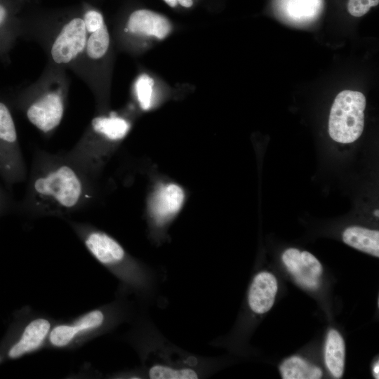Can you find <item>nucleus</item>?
<instances>
[{"label":"nucleus","instance_id":"nucleus-23","mask_svg":"<svg viewBox=\"0 0 379 379\" xmlns=\"http://www.w3.org/2000/svg\"><path fill=\"white\" fill-rule=\"evenodd\" d=\"M83 20L86 31L91 33L98 29L105 24L102 14L94 9L88 10L84 13Z\"/></svg>","mask_w":379,"mask_h":379},{"label":"nucleus","instance_id":"nucleus-16","mask_svg":"<svg viewBox=\"0 0 379 379\" xmlns=\"http://www.w3.org/2000/svg\"><path fill=\"white\" fill-rule=\"evenodd\" d=\"M284 379H319L321 370L298 356L284 360L279 367Z\"/></svg>","mask_w":379,"mask_h":379},{"label":"nucleus","instance_id":"nucleus-3","mask_svg":"<svg viewBox=\"0 0 379 379\" xmlns=\"http://www.w3.org/2000/svg\"><path fill=\"white\" fill-rule=\"evenodd\" d=\"M142 345L145 371L152 379H193L207 371L205 359L168 345L155 334Z\"/></svg>","mask_w":379,"mask_h":379},{"label":"nucleus","instance_id":"nucleus-2","mask_svg":"<svg viewBox=\"0 0 379 379\" xmlns=\"http://www.w3.org/2000/svg\"><path fill=\"white\" fill-rule=\"evenodd\" d=\"M69 222L92 256L116 276L122 286L140 295L152 294L155 286L154 274L133 260L114 238L88 223Z\"/></svg>","mask_w":379,"mask_h":379},{"label":"nucleus","instance_id":"nucleus-28","mask_svg":"<svg viewBox=\"0 0 379 379\" xmlns=\"http://www.w3.org/2000/svg\"><path fill=\"white\" fill-rule=\"evenodd\" d=\"M168 5H169L171 7H175L178 1L177 0H164Z\"/></svg>","mask_w":379,"mask_h":379},{"label":"nucleus","instance_id":"nucleus-21","mask_svg":"<svg viewBox=\"0 0 379 379\" xmlns=\"http://www.w3.org/2000/svg\"><path fill=\"white\" fill-rule=\"evenodd\" d=\"M379 0H349L347 10L354 17H361L366 14L370 8L378 5Z\"/></svg>","mask_w":379,"mask_h":379},{"label":"nucleus","instance_id":"nucleus-15","mask_svg":"<svg viewBox=\"0 0 379 379\" xmlns=\"http://www.w3.org/2000/svg\"><path fill=\"white\" fill-rule=\"evenodd\" d=\"M91 128L118 142L128 134L131 125L125 119L111 113L108 117H97L92 119Z\"/></svg>","mask_w":379,"mask_h":379},{"label":"nucleus","instance_id":"nucleus-18","mask_svg":"<svg viewBox=\"0 0 379 379\" xmlns=\"http://www.w3.org/2000/svg\"><path fill=\"white\" fill-rule=\"evenodd\" d=\"M109 44V35L105 24L92 32L86 44V52L92 59L102 58L107 52Z\"/></svg>","mask_w":379,"mask_h":379},{"label":"nucleus","instance_id":"nucleus-1","mask_svg":"<svg viewBox=\"0 0 379 379\" xmlns=\"http://www.w3.org/2000/svg\"><path fill=\"white\" fill-rule=\"evenodd\" d=\"M93 198V180L65 153L37 150L24 199L15 208L33 216L65 217L88 206Z\"/></svg>","mask_w":379,"mask_h":379},{"label":"nucleus","instance_id":"nucleus-13","mask_svg":"<svg viewBox=\"0 0 379 379\" xmlns=\"http://www.w3.org/2000/svg\"><path fill=\"white\" fill-rule=\"evenodd\" d=\"M343 241L362 252L378 258L379 232L359 226L347 228L343 234Z\"/></svg>","mask_w":379,"mask_h":379},{"label":"nucleus","instance_id":"nucleus-6","mask_svg":"<svg viewBox=\"0 0 379 379\" xmlns=\"http://www.w3.org/2000/svg\"><path fill=\"white\" fill-rule=\"evenodd\" d=\"M111 309H94L80 315L72 322L55 325V340L62 348H69L87 337L106 331L116 321V313Z\"/></svg>","mask_w":379,"mask_h":379},{"label":"nucleus","instance_id":"nucleus-26","mask_svg":"<svg viewBox=\"0 0 379 379\" xmlns=\"http://www.w3.org/2000/svg\"><path fill=\"white\" fill-rule=\"evenodd\" d=\"M178 3H179L181 6L189 8L192 6L193 1L192 0H177Z\"/></svg>","mask_w":379,"mask_h":379},{"label":"nucleus","instance_id":"nucleus-10","mask_svg":"<svg viewBox=\"0 0 379 379\" xmlns=\"http://www.w3.org/2000/svg\"><path fill=\"white\" fill-rule=\"evenodd\" d=\"M64 113V103L57 93H49L32 103L27 108L26 115L34 126L48 133L60 123Z\"/></svg>","mask_w":379,"mask_h":379},{"label":"nucleus","instance_id":"nucleus-8","mask_svg":"<svg viewBox=\"0 0 379 379\" xmlns=\"http://www.w3.org/2000/svg\"><path fill=\"white\" fill-rule=\"evenodd\" d=\"M86 29L83 18H75L68 22L61 29L55 40L51 55L58 64L68 63L85 48Z\"/></svg>","mask_w":379,"mask_h":379},{"label":"nucleus","instance_id":"nucleus-25","mask_svg":"<svg viewBox=\"0 0 379 379\" xmlns=\"http://www.w3.org/2000/svg\"><path fill=\"white\" fill-rule=\"evenodd\" d=\"M7 11L5 7L0 4V25L3 23L6 19Z\"/></svg>","mask_w":379,"mask_h":379},{"label":"nucleus","instance_id":"nucleus-20","mask_svg":"<svg viewBox=\"0 0 379 379\" xmlns=\"http://www.w3.org/2000/svg\"><path fill=\"white\" fill-rule=\"evenodd\" d=\"M153 85L154 80L147 74L140 75L135 82V94L143 110H148L151 107Z\"/></svg>","mask_w":379,"mask_h":379},{"label":"nucleus","instance_id":"nucleus-30","mask_svg":"<svg viewBox=\"0 0 379 379\" xmlns=\"http://www.w3.org/2000/svg\"><path fill=\"white\" fill-rule=\"evenodd\" d=\"M2 361V357L0 355V362Z\"/></svg>","mask_w":379,"mask_h":379},{"label":"nucleus","instance_id":"nucleus-24","mask_svg":"<svg viewBox=\"0 0 379 379\" xmlns=\"http://www.w3.org/2000/svg\"><path fill=\"white\" fill-rule=\"evenodd\" d=\"M15 208V204L8 192V190H4L0 185V215Z\"/></svg>","mask_w":379,"mask_h":379},{"label":"nucleus","instance_id":"nucleus-9","mask_svg":"<svg viewBox=\"0 0 379 379\" xmlns=\"http://www.w3.org/2000/svg\"><path fill=\"white\" fill-rule=\"evenodd\" d=\"M52 321L46 317L31 319L22 329L18 338L9 347L7 357L16 359L39 350L47 341Z\"/></svg>","mask_w":379,"mask_h":379},{"label":"nucleus","instance_id":"nucleus-14","mask_svg":"<svg viewBox=\"0 0 379 379\" xmlns=\"http://www.w3.org/2000/svg\"><path fill=\"white\" fill-rule=\"evenodd\" d=\"M345 355L343 337L336 330H330L325 344L324 360L327 368L335 378H341L343 374Z\"/></svg>","mask_w":379,"mask_h":379},{"label":"nucleus","instance_id":"nucleus-12","mask_svg":"<svg viewBox=\"0 0 379 379\" xmlns=\"http://www.w3.org/2000/svg\"><path fill=\"white\" fill-rule=\"evenodd\" d=\"M127 27L132 33L159 39L165 38L171 31V22L166 17L146 9L133 12L129 16Z\"/></svg>","mask_w":379,"mask_h":379},{"label":"nucleus","instance_id":"nucleus-17","mask_svg":"<svg viewBox=\"0 0 379 379\" xmlns=\"http://www.w3.org/2000/svg\"><path fill=\"white\" fill-rule=\"evenodd\" d=\"M322 270L321 264L316 257L310 252L302 251L300 252V270L294 277L300 285L315 289L319 286Z\"/></svg>","mask_w":379,"mask_h":379},{"label":"nucleus","instance_id":"nucleus-7","mask_svg":"<svg viewBox=\"0 0 379 379\" xmlns=\"http://www.w3.org/2000/svg\"><path fill=\"white\" fill-rule=\"evenodd\" d=\"M185 200L183 189L175 183L159 186L152 194L149 201V213L153 223L166 226L179 212Z\"/></svg>","mask_w":379,"mask_h":379},{"label":"nucleus","instance_id":"nucleus-27","mask_svg":"<svg viewBox=\"0 0 379 379\" xmlns=\"http://www.w3.org/2000/svg\"><path fill=\"white\" fill-rule=\"evenodd\" d=\"M373 373H374V375L375 378H378V375H379V365H378V361H377V363L375 364L374 367H373Z\"/></svg>","mask_w":379,"mask_h":379},{"label":"nucleus","instance_id":"nucleus-29","mask_svg":"<svg viewBox=\"0 0 379 379\" xmlns=\"http://www.w3.org/2000/svg\"><path fill=\"white\" fill-rule=\"evenodd\" d=\"M374 213H375V215L378 216V210L375 211Z\"/></svg>","mask_w":379,"mask_h":379},{"label":"nucleus","instance_id":"nucleus-19","mask_svg":"<svg viewBox=\"0 0 379 379\" xmlns=\"http://www.w3.org/2000/svg\"><path fill=\"white\" fill-rule=\"evenodd\" d=\"M319 7V0H288L287 12L294 19L308 20L315 15Z\"/></svg>","mask_w":379,"mask_h":379},{"label":"nucleus","instance_id":"nucleus-4","mask_svg":"<svg viewBox=\"0 0 379 379\" xmlns=\"http://www.w3.org/2000/svg\"><path fill=\"white\" fill-rule=\"evenodd\" d=\"M366 98L359 91H343L335 97L331 109L328 133L340 143H350L361 135L364 126Z\"/></svg>","mask_w":379,"mask_h":379},{"label":"nucleus","instance_id":"nucleus-22","mask_svg":"<svg viewBox=\"0 0 379 379\" xmlns=\"http://www.w3.org/2000/svg\"><path fill=\"white\" fill-rule=\"evenodd\" d=\"M282 261L294 277L300 270V251L294 248L287 249L282 255Z\"/></svg>","mask_w":379,"mask_h":379},{"label":"nucleus","instance_id":"nucleus-11","mask_svg":"<svg viewBox=\"0 0 379 379\" xmlns=\"http://www.w3.org/2000/svg\"><path fill=\"white\" fill-rule=\"evenodd\" d=\"M277 292V281L275 277L268 272L257 274L250 286L248 293V304L255 314L268 312L274 305Z\"/></svg>","mask_w":379,"mask_h":379},{"label":"nucleus","instance_id":"nucleus-5","mask_svg":"<svg viewBox=\"0 0 379 379\" xmlns=\"http://www.w3.org/2000/svg\"><path fill=\"white\" fill-rule=\"evenodd\" d=\"M0 177L7 190L27 178L26 164L8 107L0 102Z\"/></svg>","mask_w":379,"mask_h":379}]
</instances>
